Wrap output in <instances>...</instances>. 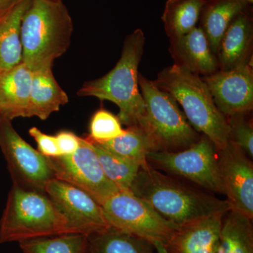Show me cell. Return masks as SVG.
Returning <instances> with one entry per match:
<instances>
[{
    "instance_id": "obj_1",
    "label": "cell",
    "mask_w": 253,
    "mask_h": 253,
    "mask_svg": "<svg viewBox=\"0 0 253 253\" xmlns=\"http://www.w3.org/2000/svg\"><path fill=\"white\" fill-rule=\"evenodd\" d=\"M129 191L178 227L231 210L226 199L151 166L139 171Z\"/></svg>"
},
{
    "instance_id": "obj_2",
    "label": "cell",
    "mask_w": 253,
    "mask_h": 253,
    "mask_svg": "<svg viewBox=\"0 0 253 253\" xmlns=\"http://www.w3.org/2000/svg\"><path fill=\"white\" fill-rule=\"evenodd\" d=\"M145 36L136 29L124 41L118 63L103 77L87 81L78 91L79 96H94L117 105L121 124L144 127L146 109L139 89V63L144 51Z\"/></svg>"
},
{
    "instance_id": "obj_3",
    "label": "cell",
    "mask_w": 253,
    "mask_h": 253,
    "mask_svg": "<svg viewBox=\"0 0 253 253\" xmlns=\"http://www.w3.org/2000/svg\"><path fill=\"white\" fill-rule=\"evenodd\" d=\"M73 32L62 0H31L21 21L23 62L33 72L53 67L69 48Z\"/></svg>"
},
{
    "instance_id": "obj_4",
    "label": "cell",
    "mask_w": 253,
    "mask_h": 253,
    "mask_svg": "<svg viewBox=\"0 0 253 253\" xmlns=\"http://www.w3.org/2000/svg\"><path fill=\"white\" fill-rule=\"evenodd\" d=\"M153 81L175 99L195 130L207 136L217 150L225 147L229 142L227 120L217 109L201 76L173 64Z\"/></svg>"
},
{
    "instance_id": "obj_5",
    "label": "cell",
    "mask_w": 253,
    "mask_h": 253,
    "mask_svg": "<svg viewBox=\"0 0 253 253\" xmlns=\"http://www.w3.org/2000/svg\"><path fill=\"white\" fill-rule=\"evenodd\" d=\"M63 234L67 222L46 193L13 184L0 220V244Z\"/></svg>"
},
{
    "instance_id": "obj_6",
    "label": "cell",
    "mask_w": 253,
    "mask_h": 253,
    "mask_svg": "<svg viewBox=\"0 0 253 253\" xmlns=\"http://www.w3.org/2000/svg\"><path fill=\"white\" fill-rule=\"evenodd\" d=\"M138 83L146 109L143 129L152 136L158 151H181L199 140L201 135L169 93L139 73Z\"/></svg>"
},
{
    "instance_id": "obj_7",
    "label": "cell",
    "mask_w": 253,
    "mask_h": 253,
    "mask_svg": "<svg viewBox=\"0 0 253 253\" xmlns=\"http://www.w3.org/2000/svg\"><path fill=\"white\" fill-rule=\"evenodd\" d=\"M147 161L155 169L186 179L213 194H223L217 148L203 134L199 141L187 149L174 152L150 153Z\"/></svg>"
},
{
    "instance_id": "obj_8",
    "label": "cell",
    "mask_w": 253,
    "mask_h": 253,
    "mask_svg": "<svg viewBox=\"0 0 253 253\" xmlns=\"http://www.w3.org/2000/svg\"><path fill=\"white\" fill-rule=\"evenodd\" d=\"M101 207L110 226L166 245L178 226L162 217L149 204L129 191H119Z\"/></svg>"
},
{
    "instance_id": "obj_9",
    "label": "cell",
    "mask_w": 253,
    "mask_h": 253,
    "mask_svg": "<svg viewBox=\"0 0 253 253\" xmlns=\"http://www.w3.org/2000/svg\"><path fill=\"white\" fill-rule=\"evenodd\" d=\"M0 149L7 163L13 184L45 193L54 172L47 157L33 149L15 130L11 121L0 118Z\"/></svg>"
},
{
    "instance_id": "obj_10",
    "label": "cell",
    "mask_w": 253,
    "mask_h": 253,
    "mask_svg": "<svg viewBox=\"0 0 253 253\" xmlns=\"http://www.w3.org/2000/svg\"><path fill=\"white\" fill-rule=\"evenodd\" d=\"M79 148L74 154L47 157L56 179L66 181L90 195L100 205L121 191L105 175L91 144L80 137Z\"/></svg>"
},
{
    "instance_id": "obj_11",
    "label": "cell",
    "mask_w": 253,
    "mask_h": 253,
    "mask_svg": "<svg viewBox=\"0 0 253 253\" xmlns=\"http://www.w3.org/2000/svg\"><path fill=\"white\" fill-rule=\"evenodd\" d=\"M45 193L66 219L68 234L89 236L110 226L101 205L79 188L54 178Z\"/></svg>"
},
{
    "instance_id": "obj_12",
    "label": "cell",
    "mask_w": 253,
    "mask_h": 253,
    "mask_svg": "<svg viewBox=\"0 0 253 253\" xmlns=\"http://www.w3.org/2000/svg\"><path fill=\"white\" fill-rule=\"evenodd\" d=\"M251 158L229 141L217 150L218 166L223 195L236 211L253 219V164Z\"/></svg>"
},
{
    "instance_id": "obj_13",
    "label": "cell",
    "mask_w": 253,
    "mask_h": 253,
    "mask_svg": "<svg viewBox=\"0 0 253 253\" xmlns=\"http://www.w3.org/2000/svg\"><path fill=\"white\" fill-rule=\"evenodd\" d=\"M201 78L209 88L217 109L226 118L252 111V63L227 71L219 70Z\"/></svg>"
},
{
    "instance_id": "obj_14",
    "label": "cell",
    "mask_w": 253,
    "mask_h": 253,
    "mask_svg": "<svg viewBox=\"0 0 253 253\" xmlns=\"http://www.w3.org/2000/svg\"><path fill=\"white\" fill-rule=\"evenodd\" d=\"M253 21L251 6L236 15L226 28L217 51L220 71L252 63Z\"/></svg>"
},
{
    "instance_id": "obj_15",
    "label": "cell",
    "mask_w": 253,
    "mask_h": 253,
    "mask_svg": "<svg viewBox=\"0 0 253 253\" xmlns=\"http://www.w3.org/2000/svg\"><path fill=\"white\" fill-rule=\"evenodd\" d=\"M169 51L174 65L203 77L219 71L217 56L211 50L207 38L200 26L184 36L169 39Z\"/></svg>"
},
{
    "instance_id": "obj_16",
    "label": "cell",
    "mask_w": 253,
    "mask_h": 253,
    "mask_svg": "<svg viewBox=\"0 0 253 253\" xmlns=\"http://www.w3.org/2000/svg\"><path fill=\"white\" fill-rule=\"evenodd\" d=\"M225 214H214L179 226L165 245L168 253H217Z\"/></svg>"
},
{
    "instance_id": "obj_17",
    "label": "cell",
    "mask_w": 253,
    "mask_h": 253,
    "mask_svg": "<svg viewBox=\"0 0 253 253\" xmlns=\"http://www.w3.org/2000/svg\"><path fill=\"white\" fill-rule=\"evenodd\" d=\"M33 71L21 62L0 76V116L28 118Z\"/></svg>"
},
{
    "instance_id": "obj_18",
    "label": "cell",
    "mask_w": 253,
    "mask_h": 253,
    "mask_svg": "<svg viewBox=\"0 0 253 253\" xmlns=\"http://www.w3.org/2000/svg\"><path fill=\"white\" fill-rule=\"evenodd\" d=\"M68 102V95L55 79L52 67L33 71L28 118L44 121Z\"/></svg>"
},
{
    "instance_id": "obj_19",
    "label": "cell",
    "mask_w": 253,
    "mask_h": 253,
    "mask_svg": "<svg viewBox=\"0 0 253 253\" xmlns=\"http://www.w3.org/2000/svg\"><path fill=\"white\" fill-rule=\"evenodd\" d=\"M31 0H22L0 14V76L23 62L21 21Z\"/></svg>"
},
{
    "instance_id": "obj_20",
    "label": "cell",
    "mask_w": 253,
    "mask_h": 253,
    "mask_svg": "<svg viewBox=\"0 0 253 253\" xmlns=\"http://www.w3.org/2000/svg\"><path fill=\"white\" fill-rule=\"evenodd\" d=\"M251 5L246 0H206L200 16V27L214 54H217L221 37L232 20Z\"/></svg>"
},
{
    "instance_id": "obj_21",
    "label": "cell",
    "mask_w": 253,
    "mask_h": 253,
    "mask_svg": "<svg viewBox=\"0 0 253 253\" xmlns=\"http://www.w3.org/2000/svg\"><path fill=\"white\" fill-rule=\"evenodd\" d=\"M96 144L113 154L137 163L140 165L141 169H144L151 167L147 161L148 155L158 151L157 144L152 136L139 126H127L123 135Z\"/></svg>"
},
{
    "instance_id": "obj_22",
    "label": "cell",
    "mask_w": 253,
    "mask_h": 253,
    "mask_svg": "<svg viewBox=\"0 0 253 253\" xmlns=\"http://www.w3.org/2000/svg\"><path fill=\"white\" fill-rule=\"evenodd\" d=\"M88 253H157L147 240L109 226L87 236Z\"/></svg>"
},
{
    "instance_id": "obj_23",
    "label": "cell",
    "mask_w": 253,
    "mask_h": 253,
    "mask_svg": "<svg viewBox=\"0 0 253 253\" xmlns=\"http://www.w3.org/2000/svg\"><path fill=\"white\" fill-rule=\"evenodd\" d=\"M216 253H253V219L236 211H228L222 218Z\"/></svg>"
},
{
    "instance_id": "obj_24",
    "label": "cell",
    "mask_w": 253,
    "mask_h": 253,
    "mask_svg": "<svg viewBox=\"0 0 253 253\" xmlns=\"http://www.w3.org/2000/svg\"><path fill=\"white\" fill-rule=\"evenodd\" d=\"M206 0H168L162 19L169 39L184 36L196 27Z\"/></svg>"
},
{
    "instance_id": "obj_25",
    "label": "cell",
    "mask_w": 253,
    "mask_h": 253,
    "mask_svg": "<svg viewBox=\"0 0 253 253\" xmlns=\"http://www.w3.org/2000/svg\"><path fill=\"white\" fill-rule=\"evenodd\" d=\"M90 143L108 179L121 191H129L131 184L141 169L140 165L113 154L99 145Z\"/></svg>"
},
{
    "instance_id": "obj_26",
    "label": "cell",
    "mask_w": 253,
    "mask_h": 253,
    "mask_svg": "<svg viewBox=\"0 0 253 253\" xmlns=\"http://www.w3.org/2000/svg\"><path fill=\"white\" fill-rule=\"evenodd\" d=\"M87 236L63 234L20 241L23 253H88Z\"/></svg>"
},
{
    "instance_id": "obj_27",
    "label": "cell",
    "mask_w": 253,
    "mask_h": 253,
    "mask_svg": "<svg viewBox=\"0 0 253 253\" xmlns=\"http://www.w3.org/2000/svg\"><path fill=\"white\" fill-rule=\"evenodd\" d=\"M126 129L118 116L104 109L96 111L89 123V134L85 138L90 142L102 144L123 135Z\"/></svg>"
},
{
    "instance_id": "obj_28",
    "label": "cell",
    "mask_w": 253,
    "mask_h": 253,
    "mask_svg": "<svg viewBox=\"0 0 253 253\" xmlns=\"http://www.w3.org/2000/svg\"><path fill=\"white\" fill-rule=\"evenodd\" d=\"M250 113L236 114L226 118L229 125V141L234 143L246 154L253 157V127Z\"/></svg>"
},
{
    "instance_id": "obj_29",
    "label": "cell",
    "mask_w": 253,
    "mask_h": 253,
    "mask_svg": "<svg viewBox=\"0 0 253 253\" xmlns=\"http://www.w3.org/2000/svg\"><path fill=\"white\" fill-rule=\"evenodd\" d=\"M29 134L34 138L38 144V151L42 154L50 158L61 156L55 136L46 134L36 126L29 129Z\"/></svg>"
},
{
    "instance_id": "obj_30",
    "label": "cell",
    "mask_w": 253,
    "mask_h": 253,
    "mask_svg": "<svg viewBox=\"0 0 253 253\" xmlns=\"http://www.w3.org/2000/svg\"><path fill=\"white\" fill-rule=\"evenodd\" d=\"M61 156L74 154L79 148L80 136L68 131H61L55 136Z\"/></svg>"
},
{
    "instance_id": "obj_31",
    "label": "cell",
    "mask_w": 253,
    "mask_h": 253,
    "mask_svg": "<svg viewBox=\"0 0 253 253\" xmlns=\"http://www.w3.org/2000/svg\"><path fill=\"white\" fill-rule=\"evenodd\" d=\"M21 1L22 0H0V14Z\"/></svg>"
},
{
    "instance_id": "obj_32",
    "label": "cell",
    "mask_w": 253,
    "mask_h": 253,
    "mask_svg": "<svg viewBox=\"0 0 253 253\" xmlns=\"http://www.w3.org/2000/svg\"><path fill=\"white\" fill-rule=\"evenodd\" d=\"M155 248H156V253H168L167 250L165 247V245L160 242L154 243Z\"/></svg>"
},
{
    "instance_id": "obj_33",
    "label": "cell",
    "mask_w": 253,
    "mask_h": 253,
    "mask_svg": "<svg viewBox=\"0 0 253 253\" xmlns=\"http://www.w3.org/2000/svg\"><path fill=\"white\" fill-rule=\"evenodd\" d=\"M246 1H247L248 2H249L250 4H253V0H246Z\"/></svg>"
},
{
    "instance_id": "obj_34",
    "label": "cell",
    "mask_w": 253,
    "mask_h": 253,
    "mask_svg": "<svg viewBox=\"0 0 253 253\" xmlns=\"http://www.w3.org/2000/svg\"><path fill=\"white\" fill-rule=\"evenodd\" d=\"M0 118H1V116H0Z\"/></svg>"
}]
</instances>
